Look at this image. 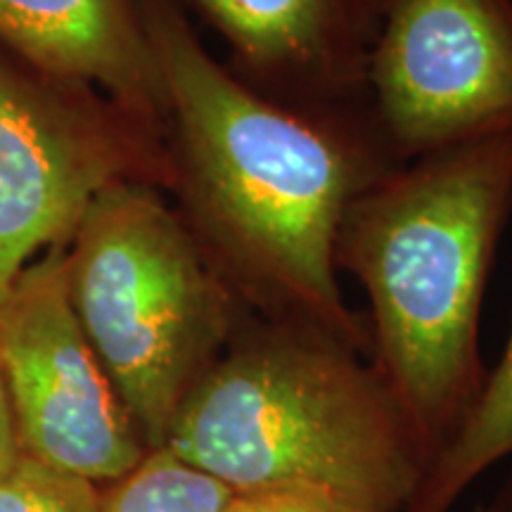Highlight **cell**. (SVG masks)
Returning <instances> with one entry per match:
<instances>
[{"label":"cell","mask_w":512,"mask_h":512,"mask_svg":"<svg viewBox=\"0 0 512 512\" xmlns=\"http://www.w3.org/2000/svg\"><path fill=\"white\" fill-rule=\"evenodd\" d=\"M136 5L162 91L166 183L204 254L249 311L373 356L335 266L344 211L396 169L373 121L273 105L209 55L178 0Z\"/></svg>","instance_id":"obj_1"},{"label":"cell","mask_w":512,"mask_h":512,"mask_svg":"<svg viewBox=\"0 0 512 512\" xmlns=\"http://www.w3.org/2000/svg\"><path fill=\"white\" fill-rule=\"evenodd\" d=\"M512 209V133L396 166L344 211L337 273L370 299L373 366L432 460L486 380L479 316Z\"/></svg>","instance_id":"obj_2"},{"label":"cell","mask_w":512,"mask_h":512,"mask_svg":"<svg viewBox=\"0 0 512 512\" xmlns=\"http://www.w3.org/2000/svg\"><path fill=\"white\" fill-rule=\"evenodd\" d=\"M162 448L233 494L313 489L406 512L432 465L373 361L313 325L247 311Z\"/></svg>","instance_id":"obj_3"},{"label":"cell","mask_w":512,"mask_h":512,"mask_svg":"<svg viewBox=\"0 0 512 512\" xmlns=\"http://www.w3.org/2000/svg\"><path fill=\"white\" fill-rule=\"evenodd\" d=\"M64 261L83 335L145 446L162 448L249 309L145 181L107 185L76 223Z\"/></svg>","instance_id":"obj_4"},{"label":"cell","mask_w":512,"mask_h":512,"mask_svg":"<svg viewBox=\"0 0 512 512\" xmlns=\"http://www.w3.org/2000/svg\"><path fill=\"white\" fill-rule=\"evenodd\" d=\"M117 181L166 183L157 128L93 91L38 93L0 67V302Z\"/></svg>","instance_id":"obj_5"},{"label":"cell","mask_w":512,"mask_h":512,"mask_svg":"<svg viewBox=\"0 0 512 512\" xmlns=\"http://www.w3.org/2000/svg\"><path fill=\"white\" fill-rule=\"evenodd\" d=\"M368 95L396 166L512 133V0H384Z\"/></svg>","instance_id":"obj_6"},{"label":"cell","mask_w":512,"mask_h":512,"mask_svg":"<svg viewBox=\"0 0 512 512\" xmlns=\"http://www.w3.org/2000/svg\"><path fill=\"white\" fill-rule=\"evenodd\" d=\"M64 252L31 261L0 302V363L22 451L107 486L150 448L83 335Z\"/></svg>","instance_id":"obj_7"},{"label":"cell","mask_w":512,"mask_h":512,"mask_svg":"<svg viewBox=\"0 0 512 512\" xmlns=\"http://www.w3.org/2000/svg\"><path fill=\"white\" fill-rule=\"evenodd\" d=\"M228 46L223 67L273 105L370 119V57L384 0H188Z\"/></svg>","instance_id":"obj_8"},{"label":"cell","mask_w":512,"mask_h":512,"mask_svg":"<svg viewBox=\"0 0 512 512\" xmlns=\"http://www.w3.org/2000/svg\"><path fill=\"white\" fill-rule=\"evenodd\" d=\"M0 38L72 91L162 128V91L136 0H0Z\"/></svg>","instance_id":"obj_9"},{"label":"cell","mask_w":512,"mask_h":512,"mask_svg":"<svg viewBox=\"0 0 512 512\" xmlns=\"http://www.w3.org/2000/svg\"><path fill=\"white\" fill-rule=\"evenodd\" d=\"M512 453V332L496 370L486 373L475 406L434 456L406 512H448L460 494Z\"/></svg>","instance_id":"obj_10"},{"label":"cell","mask_w":512,"mask_h":512,"mask_svg":"<svg viewBox=\"0 0 512 512\" xmlns=\"http://www.w3.org/2000/svg\"><path fill=\"white\" fill-rule=\"evenodd\" d=\"M233 491L183 463L169 448L145 458L102 489L100 512H223Z\"/></svg>","instance_id":"obj_11"},{"label":"cell","mask_w":512,"mask_h":512,"mask_svg":"<svg viewBox=\"0 0 512 512\" xmlns=\"http://www.w3.org/2000/svg\"><path fill=\"white\" fill-rule=\"evenodd\" d=\"M102 486L22 453L0 477V512H100Z\"/></svg>","instance_id":"obj_12"},{"label":"cell","mask_w":512,"mask_h":512,"mask_svg":"<svg viewBox=\"0 0 512 512\" xmlns=\"http://www.w3.org/2000/svg\"><path fill=\"white\" fill-rule=\"evenodd\" d=\"M223 512H370L361 505L313 489H259L233 494Z\"/></svg>","instance_id":"obj_13"},{"label":"cell","mask_w":512,"mask_h":512,"mask_svg":"<svg viewBox=\"0 0 512 512\" xmlns=\"http://www.w3.org/2000/svg\"><path fill=\"white\" fill-rule=\"evenodd\" d=\"M22 444H19L15 413H12V403L8 394V384H5L3 363H0V477L10 470L12 465L22 458Z\"/></svg>","instance_id":"obj_14"},{"label":"cell","mask_w":512,"mask_h":512,"mask_svg":"<svg viewBox=\"0 0 512 512\" xmlns=\"http://www.w3.org/2000/svg\"><path fill=\"white\" fill-rule=\"evenodd\" d=\"M494 512H512V484L505 489V496L496 503Z\"/></svg>","instance_id":"obj_15"}]
</instances>
